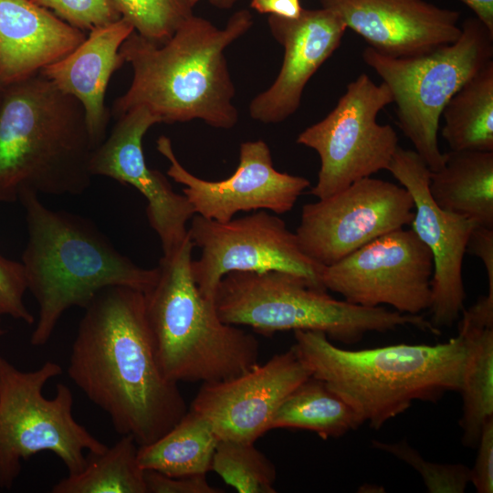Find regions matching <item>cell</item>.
<instances>
[{"mask_svg":"<svg viewBox=\"0 0 493 493\" xmlns=\"http://www.w3.org/2000/svg\"><path fill=\"white\" fill-rule=\"evenodd\" d=\"M68 375L108 414L115 431L139 446L173 427L188 411L178 383L163 373L145 310L144 293L111 286L84 309Z\"/></svg>","mask_w":493,"mask_h":493,"instance_id":"obj_1","label":"cell"},{"mask_svg":"<svg viewBox=\"0 0 493 493\" xmlns=\"http://www.w3.org/2000/svg\"><path fill=\"white\" fill-rule=\"evenodd\" d=\"M252 25L250 12L242 9L222 29L193 15L163 44L134 30L119 50L123 64L131 66L132 79L115 100L112 116L144 107L160 122L198 119L214 128H233L238 112L225 50Z\"/></svg>","mask_w":493,"mask_h":493,"instance_id":"obj_2","label":"cell"},{"mask_svg":"<svg viewBox=\"0 0 493 493\" xmlns=\"http://www.w3.org/2000/svg\"><path fill=\"white\" fill-rule=\"evenodd\" d=\"M294 339L291 348L310 375L376 430L415 401L437 403L446 393L459 390L466 352L459 333L435 345L362 350L340 348L321 331L295 330Z\"/></svg>","mask_w":493,"mask_h":493,"instance_id":"obj_3","label":"cell"},{"mask_svg":"<svg viewBox=\"0 0 493 493\" xmlns=\"http://www.w3.org/2000/svg\"><path fill=\"white\" fill-rule=\"evenodd\" d=\"M18 200L28 232L21 263L38 306L33 346L45 345L68 309H85L101 289L123 286L145 294L155 285L158 267L137 266L89 219L47 208L33 192Z\"/></svg>","mask_w":493,"mask_h":493,"instance_id":"obj_4","label":"cell"},{"mask_svg":"<svg viewBox=\"0 0 493 493\" xmlns=\"http://www.w3.org/2000/svg\"><path fill=\"white\" fill-rule=\"evenodd\" d=\"M94 149L80 102L40 72L0 89V203L81 194Z\"/></svg>","mask_w":493,"mask_h":493,"instance_id":"obj_5","label":"cell"},{"mask_svg":"<svg viewBox=\"0 0 493 493\" xmlns=\"http://www.w3.org/2000/svg\"><path fill=\"white\" fill-rule=\"evenodd\" d=\"M188 236L160 259L159 277L144 294L147 321L163 375L179 383L226 380L258 362L257 338L218 317L191 271Z\"/></svg>","mask_w":493,"mask_h":493,"instance_id":"obj_6","label":"cell"},{"mask_svg":"<svg viewBox=\"0 0 493 493\" xmlns=\"http://www.w3.org/2000/svg\"><path fill=\"white\" fill-rule=\"evenodd\" d=\"M214 305L220 320L271 335L284 330L324 332L345 344L368 332H386L412 326L439 335L422 315L404 314L385 307H364L336 299L308 278L286 271L230 272L218 283Z\"/></svg>","mask_w":493,"mask_h":493,"instance_id":"obj_7","label":"cell"},{"mask_svg":"<svg viewBox=\"0 0 493 493\" xmlns=\"http://www.w3.org/2000/svg\"><path fill=\"white\" fill-rule=\"evenodd\" d=\"M492 58L493 32L477 16L464 20L456 41L425 55L393 58L371 47L362 52L392 92L401 131L431 172L446 159L437 140L445 106Z\"/></svg>","mask_w":493,"mask_h":493,"instance_id":"obj_8","label":"cell"},{"mask_svg":"<svg viewBox=\"0 0 493 493\" xmlns=\"http://www.w3.org/2000/svg\"><path fill=\"white\" fill-rule=\"evenodd\" d=\"M61 373L51 361L21 371L0 354V488L11 489L22 462L38 453H53L74 475L86 465L85 451L108 448L74 418L69 387L58 383L53 398L44 396L46 383Z\"/></svg>","mask_w":493,"mask_h":493,"instance_id":"obj_9","label":"cell"},{"mask_svg":"<svg viewBox=\"0 0 493 493\" xmlns=\"http://www.w3.org/2000/svg\"><path fill=\"white\" fill-rule=\"evenodd\" d=\"M393 103L385 83L376 84L362 73L347 85L335 108L306 128L297 143L313 149L320 160L316 184L309 193L328 197L352 183L387 170L398 145L389 124H380L378 113Z\"/></svg>","mask_w":493,"mask_h":493,"instance_id":"obj_10","label":"cell"},{"mask_svg":"<svg viewBox=\"0 0 493 493\" xmlns=\"http://www.w3.org/2000/svg\"><path fill=\"white\" fill-rule=\"evenodd\" d=\"M188 234L194 246L200 249L199 257L191 263L192 276L208 299L213 300L223 277L235 271H286L325 288L321 283L324 267L308 257L295 232L268 211H255L226 222L195 214Z\"/></svg>","mask_w":493,"mask_h":493,"instance_id":"obj_11","label":"cell"},{"mask_svg":"<svg viewBox=\"0 0 493 493\" xmlns=\"http://www.w3.org/2000/svg\"><path fill=\"white\" fill-rule=\"evenodd\" d=\"M433 272L428 247L412 228H400L324 267L321 283L348 302L417 315L430 307Z\"/></svg>","mask_w":493,"mask_h":493,"instance_id":"obj_12","label":"cell"},{"mask_svg":"<svg viewBox=\"0 0 493 493\" xmlns=\"http://www.w3.org/2000/svg\"><path fill=\"white\" fill-rule=\"evenodd\" d=\"M413 217L414 201L404 186L370 176L304 205L295 234L303 252L327 267L410 226Z\"/></svg>","mask_w":493,"mask_h":493,"instance_id":"obj_13","label":"cell"},{"mask_svg":"<svg viewBox=\"0 0 493 493\" xmlns=\"http://www.w3.org/2000/svg\"><path fill=\"white\" fill-rule=\"evenodd\" d=\"M157 150L170 162L167 175L184 185L183 194L194 214L207 219L226 222L239 212L258 210L282 215L291 211L310 186L303 176L276 170L263 140L242 142L236 171L219 181L205 180L187 171L176 158L168 137L157 140Z\"/></svg>","mask_w":493,"mask_h":493,"instance_id":"obj_14","label":"cell"},{"mask_svg":"<svg viewBox=\"0 0 493 493\" xmlns=\"http://www.w3.org/2000/svg\"><path fill=\"white\" fill-rule=\"evenodd\" d=\"M411 194L414 217L410 224L433 257L434 272L429 310L437 329L450 327L464 310L466 292L462 267L472 230V220L440 208L429 191L431 171L414 150L397 147L387 168Z\"/></svg>","mask_w":493,"mask_h":493,"instance_id":"obj_15","label":"cell"},{"mask_svg":"<svg viewBox=\"0 0 493 493\" xmlns=\"http://www.w3.org/2000/svg\"><path fill=\"white\" fill-rule=\"evenodd\" d=\"M310 376L290 348L232 378L203 383L189 409L205 417L219 439L255 443L270 431L284 399Z\"/></svg>","mask_w":493,"mask_h":493,"instance_id":"obj_16","label":"cell"},{"mask_svg":"<svg viewBox=\"0 0 493 493\" xmlns=\"http://www.w3.org/2000/svg\"><path fill=\"white\" fill-rule=\"evenodd\" d=\"M116 119L110 133L92 152L90 173L130 184L145 197L150 226L160 238L163 256L168 255L188 236L186 225L195 214L186 196L174 192L161 172L146 164L142 139L160 120L144 107Z\"/></svg>","mask_w":493,"mask_h":493,"instance_id":"obj_17","label":"cell"},{"mask_svg":"<svg viewBox=\"0 0 493 493\" xmlns=\"http://www.w3.org/2000/svg\"><path fill=\"white\" fill-rule=\"evenodd\" d=\"M369 47L393 58L428 54L461 35L460 13L425 0H320Z\"/></svg>","mask_w":493,"mask_h":493,"instance_id":"obj_18","label":"cell"},{"mask_svg":"<svg viewBox=\"0 0 493 493\" xmlns=\"http://www.w3.org/2000/svg\"><path fill=\"white\" fill-rule=\"evenodd\" d=\"M267 23L284 58L272 85L252 100L249 113L269 124L296 112L308 81L339 47L347 27L336 13L323 7L303 9L294 19L270 16Z\"/></svg>","mask_w":493,"mask_h":493,"instance_id":"obj_19","label":"cell"},{"mask_svg":"<svg viewBox=\"0 0 493 493\" xmlns=\"http://www.w3.org/2000/svg\"><path fill=\"white\" fill-rule=\"evenodd\" d=\"M86 37L31 0H0V89L38 74Z\"/></svg>","mask_w":493,"mask_h":493,"instance_id":"obj_20","label":"cell"},{"mask_svg":"<svg viewBox=\"0 0 493 493\" xmlns=\"http://www.w3.org/2000/svg\"><path fill=\"white\" fill-rule=\"evenodd\" d=\"M133 31V26L123 17L95 28L74 50L40 71L80 102L95 148L106 138L110 113L105 94L111 75L123 65L119 50Z\"/></svg>","mask_w":493,"mask_h":493,"instance_id":"obj_21","label":"cell"},{"mask_svg":"<svg viewBox=\"0 0 493 493\" xmlns=\"http://www.w3.org/2000/svg\"><path fill=\"white\" fill-rule=\"evenodd\" d=\"M430 173L428 191L442 209L493 228V152L450 151Z\"/></svg>","mask_w":493,"mask_h":493,"instance_id":"obj_22","label":"cell"},{"mask_svg":"<svg viewBox=\"0 0 493 493\" xmlns=\"http://www.w3.org/2000/svg\"><path fill=\"white\" fill-rule=\"evenodd\" d=\"M458 333L465 341V359L458 392L462 395V444L477 446L486 422L493 418V326L464 316Z\"/></svg>","mask_w":493,"mask_h":493,"instance_id":"obj_23","label":"cell"},{"mask_svg":"<svg viewBox=\"0 0 493 493\" xmlns=\"http://www.w3.org/2000/svg\"><path fill=\"white\" fill-rule=\"evenodd\" d=\"M219 440L210 422L188 409L162 437L139 446L138 461L144 470L169 477L206 475Z\"/></svg>","mask_w":493,"mask_h":493,"instance_id":"obj_24","label":"cell"},{"mask_svg":"<svg viewBox=\"0 0 493 493\" xmlns=\"http://www.w3.org/2000/svg\"><path fill=\"white\" fill-rule=\"evenodd\" d=\"M362 424L350 404L323 381L310 376L280 404L272 417L269 430L303 429L329 439L341 437Z\"/></svg>","mask_w":493,"mask_h":493,"instance_id":"obj_25","label":"cell"},{"mask_svg":"<svg viewBox=\"0 0 493 493\" xmlns=\"http://www.w3.org/2000/svg\"><path fill=\"white\" fill-rule=\"evenodd\" d=\"M441 116L450 151L493 152V60L458 89Z\"/></svg>","mask_w":493,"mask_h":493,"instance_id":"obj_26","label":"cell"},{"mask_svg":"<svg viewBox=\"0 0 493 493\" xmlns=\"http://www.w3.org/2000/svg\"><path fill=\"white\" fill-rule=\"evenodd\" d=\"M139 446L124 435L102 453L86 455L78 474L68 475L51 489L53 493H147L145 470L138 461Z\"/></svg>","mask_w":493,"mask_h":493,"instance_id":"obj_27","label":"cell"},{"mask_svg":"<svg viewBox=\"0 0 493 493\" xmlns=\"http://www.w3.org/2000/svg\"><path fill=\"white\" fill-rule=\"evenodd\" d=\"M254 444L220 439L211 470L239 493H275L276 467Z\"/></svg>","mask_w":493,"mask_h":493,"instance_id":"obj_28","label":"cell"},{"mask_svg":"<svg viewBox=\"0 0 493 493\" xmlns=\"http://www.w3.org/2000/svg\"><path fill=\"white\" fill-rule=\"evenodd\" d=\"M121 16L142 37L157 44L166 42L191 16L190 0H115Z\"/></svg>","mask_w":493,"mask_h":493,"instance_id":"obj_29","label":"cell"},{"mask_svg":"<svg viewBox=\"0 0 493 493\" xmlns=\"http://www.w3.org/2000/svg\"><path fill=\"white\" fill-rule=\"evenodd\" d=\"M374 448L385 451L413 467L431 493H463L470 483V468L462 464H440L425 459L407 441L372 440Z\"/></svg>","mask_w":493,"mask_h":493,"instance_id":"obj_30","label":"cell"},{"mask_svg":"<svg viewBox=\"0 0 493 493\" xmlns=\"http://www.w3.org/2000/svg\"><path fill=\"white\" fill-rule=\"evenodd\" d=\"M70 26L91 31L121 19L115 0H31Z\"/></svg>","mask_w":493,"mask_h":493,"instance_id":"obj_31","label":"cell"},{"mask_svg":"<svg viewBox=\"0 0 493 493\" xmlns=\"http://www.w3.org/2000/svg\"><path fill=\"white\" fill-rule=\"evenodd\" d=\"M26 290L22 263L0 255V316H9L32 325L35 317L24 302Z\"/></svg>","mask_w":493,"mask_h":493,"instance_id":"obj_32","label":"cell"},{"mask_svg":"<svg viewBox=\"0 0 493 493\" xmlns=\"http://www.w3.org/2000/svg\"><path fill=\"white\" fill-rule=\"evenodd\" d=\"M147 493H221L207 482L205 474L169 477L154 470H145Z\"/></svg>","mask_w":493,"mask_h":493,"instance_id":"obj_33","label":"cell"},{"mask_svg":"<svg viewBox=\"0 0 493 493\" xmlns=\"http://www.w3.org/2000/svg\"><path fill=\"white\" fill-rule=\"evenodd\" d=\"M476 448L477 455L473 468H470V483L478 493H492L493 418L486 422Z\"/></svg>","mask_w":493,"mask_h":493,"instance_id":"obj_34","label":"cell"},{"mask_svg":"<svg viewBox=\"0 0 493 493\" xmlns=\"http://www.w3.org/2000/svg\"><path fill=\"white\" fill-rule=\"evenodd\" d=\"M467 252L482 261L488 275V290L493 291V228L476 226L469 236Z\"/></svg>","mask_w":493,"mask_h":493,"instance_id":"obj_35","label":"cell"},{"mask_svg":"<svg viewBox=\"0 0 493 493\" xmlns=\"http://www.w3.org/2000/svg\"><path fill=\"white\" fill-rule=\"evenodd\" d=\"M250 6L260 14L283 18H298L302 13L300 0H251Z\"/></svg>","mask_w":493,"mask_h":493,"instance_id":"obj_36","label":"cell"},{"mask_svg":"<svg viewBox=\"0 0 493 493\" xmlns=\"http://www.w3.org/2000/svg\"><path fill=\"white\" fill-rule=\"evenodd\" d=\"M468 6L482 21L485 26L493 32V0H459Z\"/></svg>","mask_w":493,"mask_h":493,"instance_id":"obj_37","label":"cell"},{"mask_svg":"<svg viewBox=\"0 0 493 493\" xmlns=\"http://www.w3.org/2000/svg\"><path fill=\"white\" fill-rule=\"evenodd\" d=\"M200 0H190L191 4L193 5H196ZM215 5V7L221 8V9H228L231 8L237 1L239 0H207Z\"/></svg>","mask_w":493,"mask_h":493,"instance_id":"obj_38","label":"cell"},{"mask_svg":"<svg viewBox=\"0 0 493 493\" xmlns=\"http://www.w3.org/2000/svg\"><path fill=\"white\" fill-rule=\"evenodd\" d=\"M4 333V330L2 329V326H1V318H0V335H2Z\"/></svg>","mask_w":493,"mask_h":493,"instance_id":"obj_39","label":"cell"}]
</instances>
